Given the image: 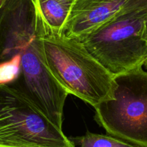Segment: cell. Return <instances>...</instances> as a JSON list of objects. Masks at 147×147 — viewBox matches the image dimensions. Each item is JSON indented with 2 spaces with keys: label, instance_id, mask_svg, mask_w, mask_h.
Listing matches in <instances>:
<instances>
[{
  "label": "cell",
  "instance_id": "1",
  "mask_svg": "<svg viewBox=\"0 0 147 147\" xmlns=\"http://www.w3.org/2000/svg\"><path fill=\"white\" fill-rule=\"evenodd\" d=\"M40 50L46 65L69 94L93 107L112 98L114 76L81 41L47 27L40 37Z\"/></svg>",
  "mask_w": 147,
  "mask_h": 147
},
{
  "label": "cell",
  "instance_id": "2",
  "mask_svg": "<svg viewBox=\"0 0 147 147\" xmlns=\"http://www.w3.org/2000/svg\"><path fill=\"white\" fill-rule=\"evenodd\" d=\"M79 41L113 76L142 67L147 60V0H129Z\"/></svg>",
  "mask_w": 147,
  "mask_h": 147
},
{
  "label": "cell",
  "instance_id": "3",
  "mask_svg": "<svg viewBox=\"0 0 147 147\" xmlns=\"http://www.w3.org/2000/svg\"><path fill=\"white\" fill-rule=\"evenodd\" d=\"M114 80L112 98L94 107L95 121L110 136L147 147V71L138 67Z\"/></svg>",
  "mask_w": 147,
  "mask_h": 147
},
{
  "label": "cell",
  "instance_id": "4",
  "mask_svg": "<svg viewBox=\"0 0 147 147\" xmlns=\"http://www.w3.org/2000/svg\"><path fill=\"white\" fill-rule=\"evenodd\" d=\"M0 144L14 147H76L16 86L0 84Z\"/></svg>",
  "mask_w": 147,
  "mask_h": 147
},
{
  "label": "cell",
  "instance_id": "5",
  "mask_svg": "<svg viewBox=\"0 0 147 147\" xmlns=\"http://www.w3.org/2000/svg\"><path fill=\"white\" fill-rule=\"evenodd\" d=\"M40 33L20 53V73L15 82L37 107L57 127L62 129L63 108L69 93L46 65L40 50Z\"/></svg>",
  "mask_w": 147,
  "mask_h": 147
},
{
  "label": "cell",
  "instance_id": "6",
  "mask_svg": "<svg viewBox=\"0 0 147 147\" xmlns=\"http://www.w3.org/2000/svg\"><path fill=\"white\" fill-rule=\"evenodd\" d=\"M45 25L37 0H4L0 8V63L20 55Z\"/></svg>",
  "mask_w": 147,
  "mask_h": 147
},
{
  "label": "cell",
  "instance_id": "7",
  "mask_svg": "<svg viewBox=\"0 0 147 147\" xmlns=\"http://www.w3.org/2000/svg\"><path fill=\"white\" fill-rule=\"evenodd\" d=\"M129 0H74L61 34L81 40L106 22Z\"/></svg>",
  "mask_w": 147,
  "mask_h": 147
},
{
  "label": "cell",
  "instance_id": "8",
  "mask_svg": "<svg viewBox=\"0 0 147 147\" xmlns=\"http://www.w3.org/2000/svg\"><path fill=\"white\" fill-rule=\"evenodd\" d=\"M74 0H37L40 14L48 29L61 34Z\"/></svg>",
  "mask_w": 147,
  "mask_h": 147
},
{
  "label": "cell",
  "instance_id": "9",
  "mask_svg": "<svg viewBox=\"0 0 147 147\" xmlns=\"http://www.w3.org/2000/svg\"><path fill=\"white\" fill-rule=\"evenodd\" d=\"M79 147H138L110 135L86 131L83 136L69 138Z\"/></svg>",
  "mask_w": 147,
  "mask_h": 147
},
{
  "label": "cell",
  "instance_id": "10",
  "mask_svg": "<svg viewBox=\"0 0 147 147\" xmlns=\"http://www.w3.org/2000/svg\"><path fill=\"white\" fill-rule=\"evenodd\" d=\"M20 73V56L0 63V84H12Z\"/></svg>",
  "mask_w": 147,
  "mask_h": 147
},
{
  "label": "cell",
  "instance_id": "11",
  "mask_svg": "<svg viewBox=\"0 0 147 147\" xmlns=\"http://www.w3.org/2000/svg\"><path fill=\"white\" fill-rule=\"evenodd\" d=\"M143 66H144V67H145V68H146V71H147V60H146V61H145V63H144V65H143Z\"/></svg>",
  "mask_w": 147,
  "mask_h": 147
},
{
  "label": "cell",
  "instance_id": "12",
  "mask_svg": "<svg viewBox=\"0 0 147 147\" xmlns=\"http://www.w3.org/2000/svg\"><path fill=\"white\" fill-rule=\"evenodd\" d=\"M0 147H14V146H7V145H4V144H0Z\"/></svg>",
  "mask_w": 147,
  "mask_h": 147
},
{
  "label": "cell",
  "instance_id": "13",
  "mask_svg": "<svg viewBox=\"0 0 147 147\" xmlns=\"http://www.w3.org/2000/svg\"><path fill=\"white\" fill-rule=\"evenodd\" d=\"M4 1V0H0V8H1V5H2Z\"/></svg>",
  "mask_w": 147,
  "mask_h": 147
}]
</instances>
